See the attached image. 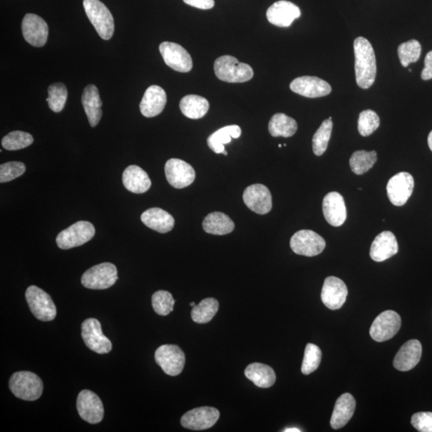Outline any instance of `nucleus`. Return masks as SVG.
Masks as SVG:
<instances>
[{"mask_svg": "<svg viewBox=\"0 0 432 432\" xmlns=\"http://www.w3.org/2000/svg\"><path fill=\"white\" fill-rule=\"evenodd\" d=\"M223 154L224 155H228V152H226V150H225V151H224V152H223Z\"/></svg>", "mask_w": 432, "mask_h": 432, "instance_id": "51", "label": "nucleus"}, {"mask_svg": "<svg viewBox=\"0 0 432 432\" xmlns=\"http://www.w3.org/2000/svg\"><path fill=\"white\" fill-rule=\"evenodd\" d=\"M159 51L166 65L173 70L183 73L192 70L193 67L192 57L180 44L164 42L159 45Z\"/></svg>", "mask_w": 432, "mask_h": 432, "instance_id": "13", "label": "nucleus"}, {"mask_svg": "<svg viewBox=\"0 0 432 432\" xmlns=\"http://www.w3.org/2000/svg\"><path fill=\"white\" fill-rule=\"evenodd\" d=\"M214 71L218 79L228 83H244L254 76L250 65L230 55L218 57L214 63Z\"/></svg>", "mask_w": 432, "mask_h": 432, "instance_id": "2", "label": "nucleus"}, {"mask_svg": "<svg viewBox=\"0 0 432 432\" xmlns=\"http://www.w3.org/2000/svg\"><path fill=\"white\" fill-rule=\"evenodd\" d=\"M290 246L296 254L313 257L324 251L326 242L321 235L313 230H301L292 235Z\"/></svg>", "mask_w": 432, "mask_h": 432, "instance_id": "8", "label": "nucleus"}, {"mask_svg": "<svg viewBox=\"0 0 432 432\" xmlns=\"http://www.w3.org/2000/svg\"><path fill=\"white\" fill-rule=\"evenodd\" d=\"M377 161V152L357 151L350 159L351 169L355 174L360 176L372 169Z\"/></svg>", "mask_w": 432, "mask_h": 432, "instance_id": "36", "label": "nucleus"}, {"mask_svg": "<svg viewBox=\"0 0 432 432\" xmlns=\"http://www.w3.org/2000/svg\"><path fill=\"white\" fill-rule=\"evenodd\" d=\"M322 212L330 225L342 226L347 220V209L342 195L336 192L326 195L322 201Z\"/></svg>", "mask_w": 432, "mask_h": 432, "instance_id": "22", "label": "nucleus"}, {"mask_svg": "<svg viewBox=\"0 0 432 432\" xmlns=\"http://www.w3.org/2000/svg\"><path fill=\"white\" fill-rule=\"evenodd\" d=\"M22 32L29 44L41 48L47 43L49 30L47 22L41 17L27 14L22 22Z\"/></svg>", "mask_w": 432, "mask_h": 432, "instance_id": "16", "label": "nucleus"}, {"mask_svg": "<svg viewBox=\"0 0 432 432\" xmlns=\"http://www.w3.org/2000/svg\"><path fill=\"white\" fill-rule=\"evenodd\" d=\"M322 358V351L318 346L308 343L304 351L301 372L303 374H310L318 369Z\"/></svg>", "mask_w": 432, "mask_h": 432, "instance_id": "41", "label": "nucleus"}, {"mask_svg": "<svg viewBox=\"0 0 432 432\" xmlns=\"http://www.w3.org/2000/svg\"><path fill=\"white\" fill-rule=\"evenodd\" d=\"M301 15V9L286 0L273 4L267 11V18L270 24L280 27H290L294 20Z\"/></svg>", "mask_w": 432, "mask_h": 432, "instance_id": "20", "label": "nucleus"}, {"mask_svg": "<svg viewBox=\"0 0 432 432\" xmlns=\"http://www.w3.org/2000/svg\"><path fill=\"white\" fill-rule=\"evenodd\" d=\"M9 388L17 398L36 401L43 394L44 384L37 374L24 371L15 372L11 377Z\"/></svg>", "mask_w": 432, "mask_h": 432, "instance_id": "3", "label": "nucleus"}, {"mask_svg": "<svg viewBox=\"0 0 432 432\" xmlns=\"http://www.w3.org/2000/svg\"><path fill=\"white\" fill-rule=\"evenodd\" d=\"M421 78L424 80L432 79V51L426 55L424 60V69L421 73Z\"/></svg>", "mask_w": 432, "mask_h": 432, "instance_id": "47", "label": "nucleus"}, {"mask_svg": "<svg viewBox=\"0 0 432 432\" xmlns=\"http://www.w3.org/2000/svg\"><path fill=\"white\" fill-rule=\"evenodd\" d=\"M244 373L246 377L258 388H268L275 383V373L266 365L254 362L247 367Z\"/></svg>", "mask_w": 432, "mask_h": 432, "instance_id": "30", "label": "nucleus"}, {"mask_svg": "<svg viewBox=\"0 0 432 432\" xmlns=\"http://www.w3.org/2000/svg\"><path fill=\"white\" fill-rule=\"evenodd\" d=\"M399 246L395 235L386 230L379 234L372 242L370 256L374 261L384 262L398 253Z\"/></svg>", "mask_w": 432, "mask_h": 432, "instance_id": "24", "label": "nucleus"}, {"mask_svg": "<svg viewBox=\"0 0 432 432\" xmlns=\"http://www.w3.org/2000/svg\"><path fill=\"white\" fill-rule=\"evenodd\" d=\"M355 406V400L350 393L339 396L334 407L331 418L332 428L336 430L343 428L353 418Z\"/></svg>", "mask_w": 432, "mask_h": 432, "instance_id": "26", "label": "nucleus"}, {"mask_svg": "<svg viewBox=\"0 0 432 432\" xmlns=\"http://www.w3.org/2000/svg\"><path fill=\"white\" fill-rule=\"evenodd\" d=\"M77 406L79 417L89 424H99L105 417L103 402L93 391L89 390L80 391Z\"/></svg>", "mask_w": 432, "mask_h": 432, "instance_id": "12", "label": "nucleus"}, {"mask_svg": "<svg viewBox=\"0 0 432 432\" xmlns=\"http://www.w3.org/2000/svg\"><path fill=\"white\" fill-rule=\"evenodd\" d=\"M284 432H301V430L298 428H287L284 431Z\"/></svg>", "mask_w": 432, "mask_h": 432, "instance_id": "49", "label": "nucleus"}, {"mask_svg": "<svg viewBox=\"0 0 432 432\" xmlns=\"http://www.w3.org/2000/svg\"><path fill=\"white\" fill-rule=\"evenodd\" d=\"M428 146L432 152V131L430 132V134L428 138Z\"/></svg>", "mask_w": 432, "mask_h": 432, "instance_id": "48", "label": "nucleus"}, {"mask_svg": "<svg viewBox=\"0 0 432 432\" xmlns=\"http://www.w3.org/2000/svg\"><path fill=\"white\" fill-rule=\"evenodd\" d=\"M411 423L414 428L420 432H432V412H418L414 414Z\"/></svg>", "mask_w": 432, "mask_h": 432, "instance_id": "45", "label": "nucleus"}, {"mask_svg": "<svg viewBox=\"0 0 432 432\" xmlns=\"http://www.w3.org/2000/svg\"><path fill=\"white\" fill-rule=\"evenodd\" d=\"M96 229L90 222L79 221L57 235L56 244L60 249L67 250L82 246L94 237Z\"/></svg>", "mask_w": 432, "mask_h": 432, "instance_id": "7", "label": "nucleus"}, {"mask_svg": "<svg viewBox=\"0 0 432 432\" xmlns=\"http://www.w3.org/2000/svg\"><path fill=\"white\" fill-rule=\"evenodd\" d=\"M290 89L295 93L308 98H320L331 93L329 84L318 77H302L293 80Z\"/></svg>", "mask_w": 432, "mask_h": 432, "instance_id": "21", "label": "nucleus"}, {"mask_svg": "<svg viewBox=\"0 0 432 432\" xmlns=\"http://www.w3.org/2000/svg\"><path fill=\"white\" fill-rule=\"evenodd\" d=\"M244 204L258 215H266L273 209V197L269 189L261 183L247 187L243 195Z\"/></svg>", "mask_w": 432, "mask_h": 432, "instance_id": "18", "label": "nucleus"}, {"mask_svg": "<svg viewBox=\"0 0 432 432\" xmlns=\"http://www.w3.org/2000/svg\"><path fill=\"white\" fill-rule=\"evenodd\" d=\"M84 8L99 36L103 39H110L114 31L111 11L100 0H84Z\"/></svg>", "mask_w": 432, "mask_h": 432, "instance_id": "4", "label": "nucleus"}, {"mask_svg": "<svg viewBox=\"0 0 432 432\" xmlns=\"http://www.w3.org/2000/svg\"><path fill=\"white\" fill-rule=\"evenodd\" d=\"M190 305H191L192 307L195 306V303L194 302H192L191 303H190Z\"/></svg>", "mask_w": 432, "mask_h": 432, "instance_id": "50", "label": "nucleus"}, {"mask_svg": "<svg viewBox=\"0 0 432 432\" xmlns=\"http://www.w3.org/2000/svg\"><path fill=\"white\" fill-rule=\"evenodd\" d=\"M180 107L183 115L192 119L203 118L209 110V102L205 98L197 95L184 96Z\"/></svg>", "mask_w": 432, "mask_h": 432, "instance_id": "33", "label": "nucleus"}, {"mask_svg": "<svg viewBox=\"0 0 432 432\" xmlns=\"http://www.w3.org/2000/svg\"><path fill=\"white\" fill-rule=\"evenodd\" d=\"M203 228L207 233L224 235L233 233L235 223L232 218L223 212H212L203 221Z\"/></svg>", "mask_w": 432, "mask_h": 432, "instance_id": "31", "label": "nucleus"}, {"mask_svg": "<svg viewBox=\"0 0 432 432\" xmlns=\"http://www.w3.org/2000/svg\"><path fill=\"white\" fill-rule=\"evenodd\" d=\"M26 301L32 313L39 320L48 322L54 320L56 314V307L53 299L41 288L30 286L25 293Z\"/></svg>", "mask_w": 432, "mask_h": 432, "instance_id": "5", "label": "nucleus"}, {"mask_svg": "<svg viewBox=\"0 0 432 432\" xmlns=\"http://www.w3.org/2000/svg\"><path fill=\"white\" fill-rule=\"evenodd\" d=\"M165 175L171 185L177 189L191 185L195 178V171L192 166L178 159H170L166 163Z\"/></svg>", "mask_w": 432, "mask_h": 432, "instance_id": "17", "label": "nucleus"}, {"mask_svg": "<svg viewBox=\"0 0 432 432\" xmlns=\"http://www.w3.org/2000/svg\"><path fill=\"white\" fill-rule=\"evenodd\" d=\"M332 128V120L327 119L322 123L320 129L316 131L313 138V149L317 157H320L326 152L328 143L331 139Z\"/></svg>", "mask_w": 432, "mask_h": 432, "instance_id": "37", "label": "nucleus"}, {"mask_svg": "<svg viewBox=\"0 0 432 432\" xmlns=\"http://www.w3.org/2000/svg\"><path fill=\"white\" fill-rule=\"evenodd\" d=\"M354 53L356 83L362 89H370L377 72L376 55L372 46L365 37L356 38Z\"/></svg>", "mask_w": 432, "mask_h": 432, "instance_id": "1", "label": "nucleus"}, {"mask_svg": "<svg viewBox=\"0 0 432 432\" xmlns=\"http://www.w3.org/2000/svg\"><path fill=\"white\" fill-rule=\"evenodd\" d=\"M380 124L378 114L372 110H365L360 114L358 131L362 136L367 137L376 131Z\"/></svg>", "mask_w": 432, "mask_h": 432, "instance_id": "43", "label": "nucleus"}, {"mask_svg": "<svg viewBox=\"0 0 432 432\" xmlns=\"http://www.w3.org/2000/svg\"><path fill=\"white\" fill-rule=\"evenodd\" d=\"M348 291L344 282L335 276H329L325 280L321 292L322 302L327 308H341L347 299Z\"/></svg>", "mask_w": 432, "mask_h": 432, "instance_id": "19", "label": "nucleus"}, {"mask_svg": "<svg viewBox=\"0 0 432 432\" xmlns=\"http://www.w3.org/2000/svg\"><path fill=\"white\" fill-rule=\"evenodd\" d=\"M218 310V302L214 298L203 299L192 310V320L197 324H207L216 315Z\"/></svg>", "mask_w": 432, "mask_h": 432, "instance_id": "35", "label": "nucleus"}, {"mask_svg": "<svg viewBox=\"0 0 432 432\" xmlns=\"http://www.w3.org/2000/svg\"><path fill=\"white\" fill-rule=\"evenodd\" d=\"M242 134L238 125H230L218 129L207 138V145L216 154H223L225 151L224 144H228L234 139H238Z\"/></svg>", "mask_w": 432, "mask_h": 432, "instance_id": "32", "label": "nucleus"}, {"mask_svg": "<svg viewBox=\"0 0 432 432\" xmlns=\"http://www.w3.org/2000/svg\"><path fill=\"white\" fill-rule=\"evenodd\" d=\"M414 186V178L408 172H400L391 178L387 185L391 203L398 207L405 205L411 197Z\"/></svg>", "mask_w": 432, "mask_h": 432, "instance_id": "15", "label": "nucleus"}, {"mask_svg": "<svg viewBox=\"0 0 432 432\" xmlns=\"http://www.w3.org/2000/svg\"><path fill=\"white\" fill-rule=\"evenodd\" d=\"M421 44L416 39L400 44L398 55L402 66L407 67L410 63L417 62L421 55Z\"/></svg>", "mask_w": 432, "mask_h": 432, "instance_id": "39", "label": "nucleus"}, {"mask_svg": "<svg viewBox=\"0 0 432 432\" xmlns=\"http://www.w3.org/2000/svg\"><path fill=\"white\" fill-rule=\"evenodd\" d=\"M279 148H282L281 144H279Z\"/></svg>", "mask_w": 432, "mask_h": 432, "instance_id": "52", "label": "nucleus"}, {"mask_svg": "<svg viewBox=\"0 0 432 432\" xmlns=\"http://www.w3.org/2000/svg\"><path fill=\"white\" fill-rule=\"evenodd\" d=\"M82 338L89 349L98 354H107L112 349V343L103 335L100 322L94 318L86 319L81 327Z\"/></svg>", "mask_w": 432, "mask_h": 432, "instance_id": "10", "label": "nucleus"}, {"mask_svg": "<svg viewBox=\"0 0 432 432\" xmlns=\"http://www.w3.org/2000/svg\"><path fill=\"white\" fill-rule=\"evenodd\" d=\"M67 90L63 83H55L49 86L47 101L51 111L60 112L66 105Z\"/></svg>", "mask_w": 432, "mask_h": 432, "instance_id": "38", "label": "nucleus"}, {"mask_svg": "<svg viewBox=\"0 0 432 432\" xmlns=\"http://www.w3.org/2000/svg\"><path fill=\"white\" fill-rule=\"evenodd\" d=\"M183 1L192 7L202 10L211 9L215 6L214 0H183Z\"/></svg>", "mask_w": 432, "mask_h": 432, "instance_id": "46", "label": "nucleus"}, {"mask_svg": "<svg viewBox=\"0 0 432 432\" xmlns=\"http://www.w3.org/2000/svg\"><path fill=\"white\" fill-rule=\"evenodd\" d=\"M123 183L126 190L136 194L146 192L152 186L148 173L136 165H131L125 169Z\"/></svg>", "mask_w": 432, "mask_h": 432, "instance_id": "29", "label": "nucleus"}, {"mask_svg": "<svg viewBox=\"0 0 432 432\" xmlns=\"http://www.w3.org/2000/svg\"><path fill=\"white\" fill-rule=\"evenodd\" d=\"M401 317L394 310H385L374 320L370 336L374 341L384 342L393 338L400 329Z\"/></svg>", "mask_w": 432, "mask_h": 432, "instance_id": "11", "label": "nucleus"}, {"mask_svg": "<svg viewBox=\"0 0 432 432\" xmlns=\"http://www.w3.org/2000/svg\"><path fill=\"white\" fill-rule=\"evenodd\" d=\"M117 268L112 263H103L91 268L82 275L81 283L89 289L105 290L117 281Z\"/></svg>", "mask_w": 432, "mask_h": 432, "instance_id": "6", "label": "nucleus"}, {"mask_svg": "<svg viewBox=\"0 0 432 432\" xmlns=\"http://www.w3.org/2000/svg\"><path fill=\"white\" fill-rule=\"evenodd\" d=\"M82 105L89 124L95 128L102 117V101L99 90L93 84L86 86L82 96Z\"/></svg>", "mask_w": 432, "mask_h": 432, "instance_id": "28", "label": "nucleus"}, {"mask_svg": "<svg viewBox=\"0 0 432 432\" xmlns=\"http://www.w3.org/2000/svg\"><path fill=\"white\" fill-rule=\"evenodd\" d=\"M144 225L159 233L171 232L174 228L175 220L168 211L153 207L144 211L141 216Z\"/></svg>", "mask_w": 432, "mask_h": 432, "instance_id": "27", "label": "nucleus"}, {"mask_svg": "<svg viewBox=\"0 0 432 432\" xmlns=\"http://www.w3.org/2000/svg\"><path fill=\"white\" fill-rule=\"evenodd\" d=\"M33 141L34 139L31 134L25 131H15L10 132L4 137L2 146L8 151H17V150L30 146Z\"/></svg>", "mask_w": 432, "mask_h": 432, "instance_id": "40", "label": "nucleus"}, {"mask_svg": "<svg viewBox=\"0 0 432 432\" xmlns=\"http://www.w3.org/2000/svg\"><path fill=\"white\" fill-rule=\"evenodd\" d=\"M297 129L296 121L284 113L274 114L268 124L270 134L273 137H292L296 133Z\"/></svg>", "mask_w": 432, "mask_h": 432, "instance_id": "34", "label": "nucleus"}, {"mask_svg": "<svg viewBox=\"0 0 432 432\" xmlns=\"http://www.w3.org/2000/svg\"><path fill=\"white\" fill-rule=\"evenodd\" d=\"M155 362L169 376L180 374L185 365V355L177 345L165 344L155 351Z\"/></svg>", "mask_w": 432, "mask_h": 432, "instance_id": "9", "label": "nucleus"}, {"mask_svg": "<svg viewBox=\"0 0 432 432\" xmlns=\"http://www.w3.org/2000/svg\"><path fill=\"white\" fill-rule=\"evenodd\" d=\"M152 307L159 315H168L174 309L175 299L169 292L160 290L153 294Z\"/></svg>", "mask_w": 432, "mask_h": 432, "instance_id": "42", "label": "nucleus"}, {"mask_svg": "<svg viewBox=\"0 0 432 432\" xmlns=\"http://www.w3.org/2000/svg\"><path fill=\"white\" fill-rule=\"evenodd\" d=\"M422 356V345L417 339H411L402 346L397 353L393 365L400 372H408L416 367Z\"/></svg>", "mask_w": 432, "mask_h": 432, "instance_id": "23", "label": "nucleus"}, {"mask_svg": "<svg viewBox=\"0 0 432 432\" xmlns=\"http://www.w3.org/2000/svg\"><path fill=\"white\" fill-rule=\"evenodd\" d=\"M166 103L165 91L159 86L152 85L149 86L143 95L140 105V112L147 118L157 117L164 111Z\"/></svg>", "mask_w": 432, "mask_h": 432, "instance_id": "25", "label": "nucleus"}, {"mask_svg": "<svg viewBox=\"0 0 432 432\" xmlns=\"http://www.w3.org/2000/svg\"><path fill=\"white\" fill-rule=\"evenodd\" d=\"M221 413L215 407H201L184 414L181 418L183 428L193 431L209 429L216 424Z\"/></svg>", "mask_w": 432, "mask_h": 432, "instance_id": "14", "label": "nucleus"}, {"mask_svg": "<svg viewBox=\"0 0 432 432\" xmlns=\"http://www.w3.org/2000/svg\"><path fill=\"white\" fill-rule=\"evenodd\" d=\"M26 171L25 164L21 162H8L0 166V183H8L21 176Z\"/></svg>", "mask_w": 432, "mask_h": 432, "instance_id": "44", "label": "nucleus"}]
</instances>
